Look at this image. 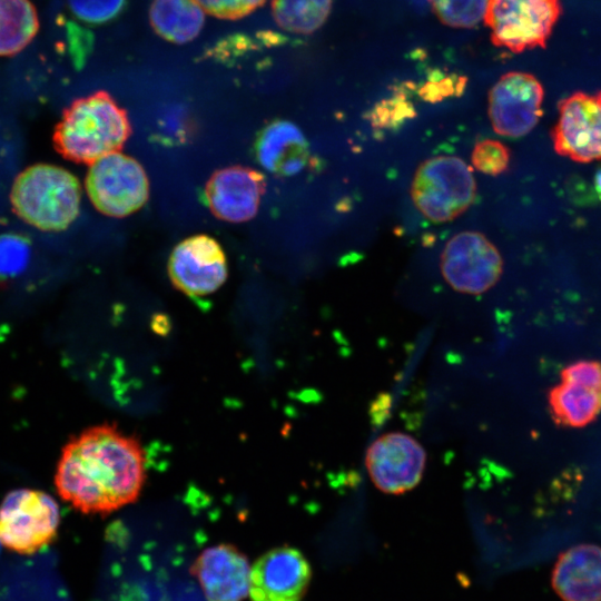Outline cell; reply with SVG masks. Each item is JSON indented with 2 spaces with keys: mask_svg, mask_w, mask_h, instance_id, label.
<instances>
[{
  "mask_svg": "<svg viewBox=\"0 0 601 601\" xmlns=\"http://www.w3.org/2000/svg\"><path fill=\"white\" fill-rule=\"evenodd\" d=\"M146 479L137 439L102 424L85 430L63 447L55 483L60 496L83 513H109L132 503Z\"/></svg>",
  "mask_w": 601,
  "mask_h": 601,
  "instance_id": "1",
  "label": "cell"
},
{
  "mask_svg": "<svg viewBox=\"0 0 601 601\" xmlns=\"http://www.w3.org/2000/svg\"><path fill=\"white\" fill-rule=\"evenodd\" d=\"M131 134L126 110L106 91L73 100L53 132V145L65 158L91 165L119 151Z\"/></svg>",
  "mask_w": 601,
  "mask_h": 601,
  "instance_id": "2",
  "label": "cell"
},
{
  "mask_svg": "<svg viewBox=\"0 0 601 601\" xmlns=\"http://www.w3.org/2000/svg\"><path fill=\"white\" fill-rule=\"evenodd\" d=\"M10 198L23 221L45 231H60L79 214L81 187L68 170L37 164L16 178Z\"/></svg>",
  "mask_w": 601,
  "mask_h": 601,
  "instance_id": "3",
  "label": "cell"
},
{
  "mask_svg": "<svg viewBox=\"0 0 601 601\" xmlns=\"http://www.w3.org/2000/svg\"><path fill=\"white\" fill-rule=\"evenodd\" d=\"M411 195L416 209L426 219L447 223L473 204L476 183L470 167L461 158L440 155L417 167Z\"/></svg>",
  "mask_w": 601,
  "mask_h": 601,
  "instance_id": "4",
  "label": "cell"
},
{
  "mask_svg": "<svg viewBox=\"0 0 601 601\" xmlns=\"http://www.w3.org/2000/svg\"><path fill=\"white\" fill-rule=\"evenodd\" d=\"M59 522L52 496L38 490H14L0 504V541L14 552L31 554L56 538Z\"/></svg>",
  "mask_w": 601,
  "mask_h": 601,
  "instance_id": "5",
  "label": "cell"
},
{
  "mask_svg": "<svg viewBox=\"0 0 601 601\" xmlns=\"http://www.w3.org/2000/svg\"><path fill=\"white\" fill-rule=\"evenodd\" d=\"M560 13L559 0H489L483 20L496 47L522 52L545 46Z\"/></svg>",
  "mask_w": 601,
  "mask_h": 601,
  "instance_id": "6",
  "label": "cell"
},
{
  "mask_svg": "<svg viewBox=\"0 0 601 601\" xmlns=\"http://www.w3.org/2000/svg\"><path fill=\"white\" fill-rule=\"evenodd\" d=\"M86 190L96 209L107 216L125 217L148 199L145 169L132 157L116 151L89 165Z\"/></svg>",
  "mask_w": 601,
  "mask_h": 601,
  "instance_id": "7",
  "label": "cell"
},
{
  "mask_svg": "<svg viewBox=\"0 0 601 601\" xmlns=\"http://www.w3.org/2000/svg\"><path fill=\"white\" fill-rule=\"evenodd\" d=\"M445 282L463 294H482L493 287L503 272V260L494 244L479 231L454 235L441 254Z\"/></svg>",
  "mask_w": 601,
  "mask_h": 601,
  "instance_id": "8",
  "label": "cell"
},
{
  "mask_svg": "<svg viewBox=\"0 0 601 601\" xmlns=\"http://www.w3.org/2000/svg\"><path fill=\"white\" fill-rule=\"evenodd\" d=\"M544 91L526 72L503 75L489 92L487 112L493 130L508 138L529 134L542 116Z\"/></svg>",
  "mask_w": 601,
  "mask_h": 601,
  "instance_id": "9",
  "label": "cell"
},
{
  "mask_svg": "<svg viewBox=\"0 0 601 601\" xmlns=\"http://www.w3.org/2000/svg\"><path fill=\"white\" fill-rule=\"evenodd\" d=\"M551 138L561 156L579 162L601 160V90L563 98Z\"/></svg>",
  "mask_w": 601,
  "mask_h": 601,
  "instance_id": "10",
  "label": "cell"
},
{
  "mask_svg": "<svg viewBox=\"0 0 601 601\" xmlns=\"http://www.w3.org/2000/svg\"><path fill=\"white\" fill-rule=\"evenodd\" d=\"M174 286L190 297L215 293L227 278L220 244L208 235H194L175 246L168 260Z\"/></svg>",
  "mask_w": 601,
  "mask_h": 601,
  "instance_id": "11",
  "label": "cell"
},
{
  "mask_svg": "<svg viewBox=\"0 0 601 601\" xmlns=\"http://www.w3.org/2000/svg\"><path fill=\"white\" fill-rule=\"evenodd\" d=\"M365 462L377 489L388 494H402L421 481L426 454L416 440L393 432L381 436L368 447Z\"/></svg>",
  "mask_w": 601,
  "mask_h": 601,
  "instance_id": "12",
  "label": "cell"
},
{
  "mask_svg": "<svg viewBox=\"0 0 601 601\" xmlns=\"http://www.w3.org/2000/svg\"><path fill=\"white\" fill-rule=\"evenodd\" d=\"M551 414L559 425L583 427L601 413V362L583 359L563 368L549 392Z\"/></svg>",
  "mask_w": 601,
  "mask_h": 601,
  "instance_id": "13",
  "label": "cell"
},
{
  "mask_svg": "<svg viewBox=\"0 0 601 601\" xmlns=\"http://www.w3.org/2000/svg\"><path fill=\"white\" fill-rule=\"evenodd\" d=\"M311 580V564L299 550L275 548L252 568L249 595L253 601H300Z\"/></svg>",
  "mask_w": 601,
  "mask_h": 601,
  "instance_id": "14",
  "label": "cell"
},
{
  "mask_svg": "<svg viewBox=\"0 0 601 601\" xmlns=\"http://www.w3.org/2000/svg\"><path fill=\"white\" fill-rule=\"evenodd\" d=\"M264 175L250 167L229 166L215 171L205 187L210 211L220 220L243 223L258 210L265 193Z\"/></svg>",
  "mask_w": 601,
  "mask_h": 601,
  "instance_id": "15",
  "label": "cell"
},
{
  "mask_svg": "<svg viewBox=\"0 0 601 601\" xmlns=\"http://www.w3.org/2000/svg\"><path fill=\"white\" fill-rule=\"evenodd\" d=\"M194 572L209 601H242L249 594L252 568L233 545L206 549L196 560Z\"/></svg>",
  "mask_w": 601,
  "mask_h": 601,
  "instance_id": "16",
  "label": "cell"
},
{
  "mask_svg": "<svg viewBox=\"0 0 601 601\" xmlns=\"http://www.w3.org/2000/svg\"><path fill=\"white\" fill-rule=\"evenodd\" d=\"M552 584L564 601H601V548L579 544L556 561Z\"/></svg>",
  "mask_w": 601,
  "mask_h": 601,
  "instance_id": "17",
  "label": "cell"
},
{
  "mask_svg": "<svg viewBox=\"0 0 601 601\" xmlns=\"http://www.w3.org/2000/svg\"><path fill=\"white\" fill-rule=\"evenodd\" d=\"M259 164L268 171L288 177L300 171L308 158L307 141L294 124L277 120L267 125L255 145Z\"/></svg>",
  "mask_w": 601,
  "mask_h": 601,
  "instance_id": "18",
  "label": "cell"
},
{
  "mask_svg": "<svg viewBox=\"0 0 601 601\" xmlns=\"http://www.w3.org/2000/svg\"><path fill=\"white\" fill-rule=\"evenodd\" d=\"M150 23L158 36L174 43L191 41L205 22V11L195 0H154Z\"/></svg>",
  "mask_w": 601,
  "mask_h": 601,
  "instance_id": "19",
  "label": "cell"
},
{
  "mask_svg": "<svg viewBox=\"0 0 601 601\" xmlns=\"http://www.w3.org/2000/svg\"><path fill=\"white\" fill-rule=\"evenodd\" d=\"M38 29L37 10L30 0H0V56L20 52Z\"/></svg>",
  "mask_w": 601,
  "mask_h": 601,
  "instance_id": "20",
  "label": "cell"
},
{
  "mask_svg": "<svg viewBox=\"0 0 601 601\" xmlns=\"http://www.w3.org/2000/svg\"><path fill=\"white\" fill-rule=\"evenodd\" d=\"M333 0H272L276 23L284 30L309 35L327 20Z\"/></svg>",
  "mask_w": 601,
  "mask_h": 601,
  "instance_id": "21",
  "label": "cell"
},
{
  "mask_svg": "<svg viewBox=\"0 0 601 601\" xmlns=\"http://www.w3.org/2000/svg\"><path fill=\"white\" fill-rule=\"evenodd\" d=\"M433 12L445 26L473 28L485 16L489 0H428Z\"/></svg>",
  "mask_w": 601,
  "mask_h": 601,
  "instance_id": "22",
  "label": "cell"
},
{
  "mask_svg": "<svg viewBox=\"0 0 601 601\" xmlns=\"http://www.w3.org/2000/svg\"><path fill=\"white\" fill-rule=\"evenodd\" d=\"M471 159L473 166L479 171L495 176L509 168L511 152L503 142L494 139H484L476 142Z\"/></svg>",
  "mask_w": 601,
  "mask_h": 601,
  "instance_id": "23",
  "label": "cell"
},
{
  "mask_svg": "<svg viewBox=\"0 0 601 601\" xmlns=\"http://www.w3.org/2000/svg\"><path fill=\"white\" fill-rule=\"evenodd\" d=\"M29 243L16 234L0 236V278L18 274L27 264Z\"/></svg>",
  "mask_w": 601,
  "mask_h": 601,
  "instance_id": "24",
  "label": "cell"
},
{
  "mask_svg": "<svg viewBox=\"0 0 601 601\" xmlns=\"http://www.w3.org/2000/svg\"><path fill=\"white\" fill-rule=\"evenodd\" d=\"M124 3L125 0H68L73 14L89 23L111 20L120 12Z\"/></svg>",
  "mask_w": 601,
  "mask_h": 601,
  "instance_id": "25",
  "label": "cell"
},
{
  "mask_svg": "<svg viewBox=\"0 0 601 601\" xmlns=\"http://www.w3.org/2000/svg\"><path fill=\"white\" fill-rule=\"evenodd\" d=\"M205 12L220 19H239L259 7L266 0H195Z\"/></svg>",
  "mask_w": 601,
  "mask_h": 601,
  "instance_id": "26",
  "label": "cell"
},
{
  "mask_svg": "<svg viewBox=\"0 0 601 601\" xmlns=\"http://www.w3.org/2000/svg\"><path fill=\"white\" fill-rule=\"evenodd\" d=\"M594 188L598 193V196L601 199V167L598 169V171L594 175Z\"/></svg>",
  "mask_w": 601,
  "mask_h": 601,
  "instance_id": "27",
  "label": "cell"
},
{
  "mask_svg": "<svg viewBox=\"0 0 601 601\" xmlns=\"http://www.w3.org/2000/svg\"><path fill=\"white\" fill-rule=\"evenodd\" d=\"M0 543H1V541H0Z\"/></svg>",
  "mask_w": 601,
  "mask_h": 601,
  "instance_id": "28",
  "label": "cell"
}]
</instances>
